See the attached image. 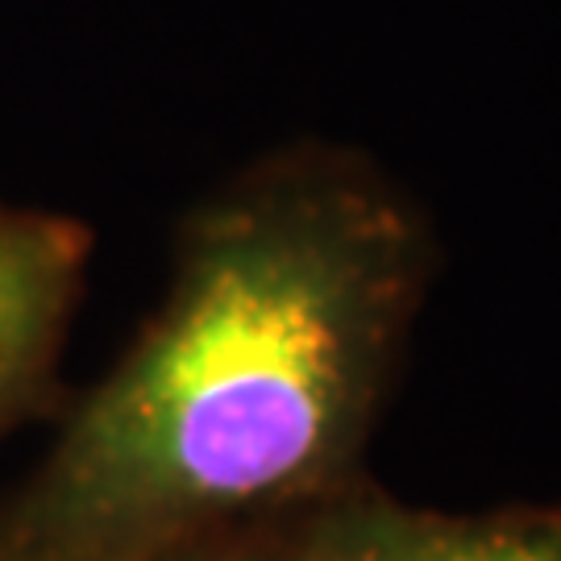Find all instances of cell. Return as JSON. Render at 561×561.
<instances>
[{
	"instance_id": "3957f363",
	"label": "cell",
	"mask_w": 561,
	"mask_h": 561,
	"mask_svg": "<svg viewBox=\"0 0 561 561\" xmlns=\"http://www.w3.org/2000/svg\"><path fill=\"white\" fill-rule=\"evenodd\" d=\"M279 545L283 561H561V503L442 516L358 479L283 524Z\"/></svg>"
},
{
	"instance_id": "6da1fadb",
	"label": "cell",
	"mask_w": 561,
	"mask_h": 561,
	"mask_svg": "<svg viewBox=\"0 0 561 561\" xmlns=\"http://www.w3.org/2000/svg\"><path fill=\"white\" fill-rule=\"evenodd\" d=\"M433 275L375 159L262 154L183 217L162 300L0 507V561H175L345 491Z\"/></svg>"
},
{
	"instance_id": "7a4b0ae2",
	"label": "cell",
	"mask_w": 561,
	"mask_h": 561,
	"mask_svg": "<svg viewBox=\"0 0 561 561\" xmlns=\"http://www.w3.org/2000/svg\"><path fill=\"white\" fill-rule=\"evenodd\" d=\"M92 245L67 213L0 201V442L55 396Z\"/></svg>"
},
{
	"instance_id": "277c9868",
	"label": "cell",
	"mask_w": 561,
	"mask_h": 561,
	"mask_svg": "<svg viewBox=\"0 0 561 561\" xmlns=\"http://www.w3.org/2000/svg\"><path fill=\"white\" fill-rule=\"evenodd\" d=\"M262 537V533H259ZM259 537H241V541H225V545H208V549H196L187 558L175 561H283V545H279V528L266 533V541Z\"/></svg>"
}]
</instances>
